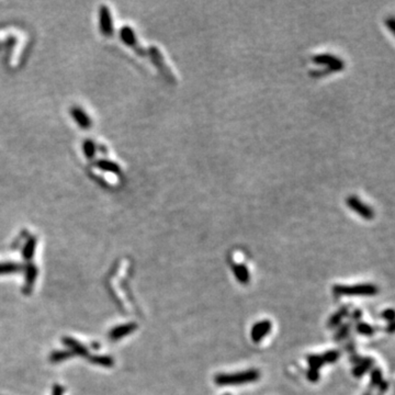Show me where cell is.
Masks as SVG:
<instances>
[{
    "instance_id": "cell-16",
    "label": "cell",
    "mask_w": 395,
    "mask_h": 395,
    "mask_svg": "<svg viewBox=\"0 0 395 395\" xmlns=\"http://www.w3.org/2000/svg\"><path fill=\"white\" fill-rule=\"evenodd\" d=\"M84 153L86 157L88 158H92L94 156V153H96V145H94L91 140H86V142L84 143Z\"/></svg>"
},
{
    "instance_id": "cell-15",
    "label": "cell",
    "mask_w": 395,
    "mask_h": 395,
    "mask_svg": "<svg viewBox=\"0 0 395 395\" xmlns=\"http://www.w3.org/2000/svg\"><path fill=\"white\" fill-rule=\"evenodd\" d=\"M72 356H74V355H72L70 350H68V351H56V353H54V354H52V356H51V361L54 362V363L61 362V361H64V360L71 358Z\"/></svg>"
},
{
    "instance_id": "cell-19",
    "label": "cell",
    "mask_w": 395,
    "mask_h": 395,
    "mask_svg": "<svg viewBox=\"0 0 395 395\" xmlns=\"http://www.w3.org/2000/svg\"><path fill=\"white\" fill-rule=\"evenodd\" d=\"M358 330L363 335H372L373 334V328L371 326H369L367 324H361L358 326Z\"/></svg>"
},
{
    "instance_id": "cell-11",
    "label": "cell",
    "mask_w": 395,
    "mask_h": 395,
    "mask_svg": "<svg viewBox=\"0 0 395 395\" xmlns=\"http://www.w3.org/2000/svg\"><path fill=\"white\" fill-rule=\"evenodd\" d=\"M22 270V266L17 263H2L0 264V276L1 274L16 273Z\"/></svg>"
},
{
    "instance_id": "cell-17",
    "label": "cell",
    "mask_w": 395,
    "mask_h": 395,
    "mask_svg": "<svg viewBox=\"0 0 395 395\" xmlns=\"http://www.w3.org/2000/svg\"><path fill=\"white\" fill-rule=\"evenodd\" d=\"M346 313H347L346 307H343L341 311H338L336 314L333 315L332 319L329 320V326H336L337 324L341 323V321L342 320V317L346 315Z\"/></svg>"
},
{
    "instance_id": "cell-9",
    "label": "cell",
    "mask_w": 395,
    "mask_h": 395,
    "mask_svg": "<svg viewBox=\"0 0 395 395\" xmlns=\"http://www.w3.org/2000/svg\"><path fill=\"white\" fill-rule=\"evenodd\" d=\"M36 237H30L27 243H25L23 250H22V256L25 260H30L33 257L34 251H36Z\"/></svg>"
},
{
    "instance_id": "cell-20",
    "label": "cell",
    "mask_w": 395,
    "mask_h": 395,
    "mask_svg": "<svg viewBox=\"0 0 395 395\" xmlns=\"http://www.w3.org/2000/svg\"><path fill=\"white\" fill-rule=\"evenodd\" d=\"M381 372L379 371V370H376L375 372H373V375H372V382H375L376 384H379L380 382H381Z\"/></svg>"
},
{
    "instance_id": "cell-22",
    "label": "cell",
    "mask_w": 395,
    "mask_h": 395,
    "mask_svg": "<svg viewBox=\"0 0 395 395\" xmlns=\"http://www.w3.org/2000/svg\"><path fill=\"white\" fill-rule=\"evenodd\" d=\"M366 395H370V394H366Z\"/></svg>"
},
{
    "instance_id": "cell-3",
    "label": "cell",
    "mask_w": 395,
    "mask_h": 395,
    "mask_svg": "<svg viewBox=\"0 0 395 395\" xmlns=\"http://www.w3.org/2000/svg\"><path fill=\"white\" fill-rule=\"evenodd\" d=\"M270 330H271V323L269 321H261L258 323L252 326L251 336L254 342H259L260 341H263V338H265L269 334Z\"/></svg>"
},
{
    "instance_id": "cell-5",
    "label": "cell",
    "mask_w": 395,
    "mask_h": 395,
    "mask_svg": "<svg viewBox=\"0 0 395 395\" xmlns=\"http://www.w3.org/2000/svg\"><path fill=\"white\" fill-rule=\"evenodd\" d=\"M136 328H137L136 323H128V324L120 325L111 330L109 334V337L111 341H118V339H121L123 337L127 336V335H130L131 333L134 332Z\"/></svg>"
},
{
    "instance_id": "cell-6",
    "label": "cell",
    "mask_w": 395,
    "mask_h": 395,
    "mask_svg": "<svg viewBox=\"0 0 395 395\" xmlns=\"http://www.w3.org/2000/svg\"><path fill=\"white\" fill-rule=\"evenodd\" d=\"M37 276V270L32 264H29L25 269V282L23 287V292L25 294H29L32 291Z\"/></svg>"
},
{
    "instance_id": "cell-10",
    "label": "cell",
    "mask_w": 395,
    "mask_h": 395,
    "mask_svg": "<svg viewBox=\"0 0 395 395\" xmlns=\"http://www.w3.org/2000/svg\"><path fill=\"white\" fill-rule=\"evenodd\" d=\"M121 38L126 43V45L128 46H135L136 45V37L135 34L133 32V30L128 27H124L121 29Z\"/></svg>"
},
{
    "instance_id": "cell-8",
    "label": "cell",
    "mask_w": 395,
    "mask_h": 395,
    "mask_svg": "<svg viewBox=\"0 0 395 395\" xmlns=\"http://www.w3.org/2000/svg\"><path fill=\"white\" fill-rule=\"evenodd\" d=\"M64 343L70 348V351L72 355H78V356H87L88 351L85 347L79 343L75 339H72L71 337H65L64 338Z\"/></svg>"
},
{
    "instance_id": "cell-14",
    "label": "cell",
    "mask_w": 395,
    "mask_h": 395,
    "mask_svg": "<svg viewBox=\"0 0 395 395\" xmlns=\"http://www.w3.org/2000/svg\"><path fill=\"white\" fill-rule=\"evenodd\" d=\"M90 362L102 367H111L113 366V359L109 356H96V357L90 358Z\"/></svg>"
},
{
    "instance_id": "cell-7",
    "label": "cell",
    "mask_w": 395,
    "mask_h": 395,
    "mask_svg": "<svg viewBox=\"0 0 395 395\" xmlns=\"http://www.w3.org/2000/svg\"><path fill=\"white\" fill-rule=\"evenodd\" d=\"M72 115L80 127L89 128L90 126H91V120H90L88 115L85 113V111L81 110L80 108H72Z\"/></svg>"
},
{
    "instance_id": "cell-13",
    "label": "cell",
    "mask_w": 395,
    "mask_h": 395,
    "mask_svg": "<svg viewBox=\"0 0 395 395\" xmlns=\"http://www.w3.org/2000/svg\"><path fill=\"white\" fill-rule=\"evenodd\" d=\"M97 167L98 168H100L105 171H109V173H114V174H119L120 173V167L119 165L115 164L113 162H110V161H99L97 162Z\"/></svg>"
},
{
    "instance_id": "cell-2",
    "label": "cell",
    "mask_w": 395,
    "mask_h": 395,
    "mask_svg": "<svg viewBox=\"0 0 395 395\" xmlns=\"http://www.w3.org/2000/svg\"><path fill=\"white\" fill-rule=\"evenodd\" d=\"M333 291L339 295H375L377 289L373 285H354V286H335Z\"/></svg>"
},
{
    "instance_id": "cell-18",
    "label": "cell",
    "mask_w": 395,
    "mask_h": 395,
    "mask_svg": "<svg viewBox=\"0 0 395 395\" xmlns=\"http://www.w3.org/2000/svg\"><path fill=\"white\" fill-rule=\"evenodd\" d=\"M372 363V361L370 360V361H369V360L367 359V360H364L363 361V363H361V364H359V366L356 368V370H355V375L356 376H361V375H363L364 373V371L367 370V369L370 367V364Z\"/></svg>"
},
{
    "instance_id": "cell-21",
    "label": "cell",
    "mask_w": 395,
    "mask_h": 395,
    "mask_svg": "<svg viewBox=\"0 0 395 395\" xmlns=\"http://www.w3.org/2000/svg\"><path fill=\"white\" fill-rule=\"evenodd\" d=\"M64 394V388L61 385H55L53 389V395H63Z\"/></svg>"
},
{
    "instance_id": "cell-1",
    "label": "cell",
    "mask_w": 395,
    "mask_h": 395,
    "mask_svg": "<svg viewBox=\"0 0 395 395\" xmlns=\"http://www.w3.org/2000/svg\"><path fill=\"white\" fill-rule=\"evenodd\" d=\"M259 372L257 370H248L236 373H223L215 377V383L217 385H236L251 383L259 379Z\"/></svg>"
},
{
    "instance_id": "cell-4",
    "label": "cell",
    "mask_w": 395,
    "mask_h": 395,
    "mask_svg": "<svg viewBox=\"0 0 395 395\" xmlns=\"http://www.w3.org/2000/svg\"><path fill=\"white\" fill-rule=\"evenodd\" d=\"M100 29L101 32L107 36H111L113 32L112 19H111L109 8L106 6H102L100 9Z\"/></svg>"
},
{
    "instance_id": "cell-12",
    "label": "cell",
    "mask_w": 395,
    "mask_h": 395,
    "mask_svg": "<svg viewBox=\"0 0 395 395\" xmlns=\"http://www.w3.org/2000/svg\"><path fill=\"white\" fill-rule=\"evenodd\" d=\"M234 274L240 283H248L250 281V272L245 266H236L234 267Z\"/></svg>"
}]
</instances>
